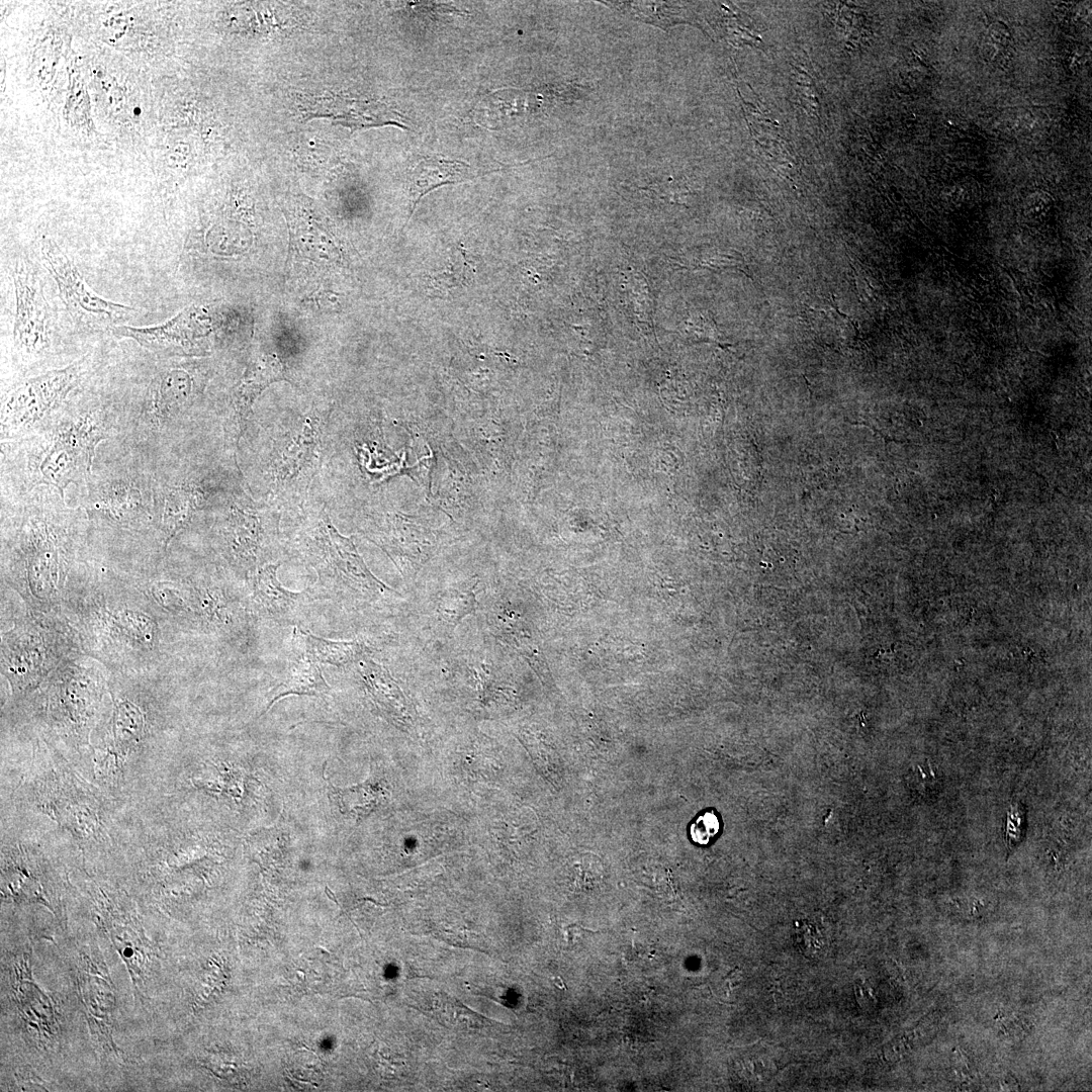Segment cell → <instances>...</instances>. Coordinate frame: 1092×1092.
Returning <instances> with one entry per match:
<instances>
[{
  "mask_svg": "<svg viewBox=\"0 0 1092 1092\" xmlns=\"http://www.w3.org/2000/svg\"><path fill=\"white\" fill-rule=\"evenodd\" d=\"M988 36L990 42L999 48H1004L1008 41V31L1006 30V27L998 23L993 24L992 27H990Z\"/></svg>",
  "mask_w": 1092,
  "mask_h": 1092,
  "instance_id": "26",
  "label": "cell"
},
{
  "mask_svg": "<svg viewBox=\"0 0 1092 1092\" xmlns=\"http://www.w3.org/2000/svg\"><path fill=\"white\" fill-rule=\"evenodd\" d=\"M15 291L14 351L23 365L43 359L51 348V313L37 267L18 255L12 271Z\"/></svg>",
  "mask_w": 1092,
  "mask_h": 1092,
  "instance_id": "2",
  "label": "cell"
},
{
  "mask_svg": "<svg viewBox=\"0 0 1092 1092\" xmlns=\"http://www.w3.org/2000/svg\"><path fill=\"white\" fill-rule=\"evenodd\" d=\"M292 649L297 658L336 666L358 662L366 657L367 646L358 640L333 641L317 637L298 627H294L291 639Z\"/></svg>",
  "mask_w": 1092,
  "mask_h": 1092,
  "instance_id": "15",
  "label": "cell"
},
{
  "mask_svg": "<svg viewBox=\"0 0 1092 1092\" xmlns=\"http://www.w3.org/2000/svg\"><path fill=\"white\" fill-rule=\"evenodd\" d=\"M477 600L474 586L451 587L436 599V621L444 632H452L468 615L474 614Z\"/></svg>",
  "mask_w": 1092,
  "mask_h": 1092,
  "instance_id": "21",
  "label": "cell"
},
{
  "mask_svg": "<svg viewBox=\"0 0 1092 1092\" xmlns=\"http://www.w3.org/2000/svg\"><path fill=\"white\" fill-rule=\"evenodd\" d=\"M190 376L181 369H167L158 373L150 385L147 414L152 423L159 426L174 416L191 393Z\"/></svg>",
  "mask_w": 1092,
  "mask_h": 1092,
  "instance_id": "16",
  "label": "cell"
},
{
  "mask_svg": "<svg viewBox=\"0 0 1092 1092\" xmlns=\"http://www.w3.org/2000/svg\"><path fill=\"white\" fill-rule=\"evenodd\" d=\"M434 1011L438 1019L450 1028L459 1030H479L491 1025L489 1019L474 1012L445 993L436 996L434 1000Z\"/></svg>",
  "mask_w": 1092,
  "mask_h": 1092,
  "instance_id": "22",
  "label": "cell"
},
{
  "mask_svg": "<svg viewBox=\"0 0 1092 1092\" xmlns=\"http://www.w3.org/2000/svg\"><path fill=\"white\" fill-rule=\"evenodd\" d=\"M317 555L323 574H330L338 586L363 599H379L401 595L377 578L367 567L351 538L345 537L333 526L325 512L316 530Z\"/></svg>",
  "mask_w": 1092,
  "mask_h": 1092,
  "instance_id": "6",
  "label": "cell"
},
{
  "mask_svg": "<svg viewBox=\"0 0 1092 1092\" xmlns=\"http://www.w3.org/2000/svg\"><path fill=\"white\" fill-rule=\"evenodd\" d=\"M143 728V716L140 711L127 702L121 703L114 716V733L116 738L126 742L133 740Z\"/></svg>",
  "mask_w": 1092,
  "mask_h": 1092,
  "instance_id": "24",
  "label": "cell"
},
{
  "mask_svg": "<svg viewBox=\"0 0 1092 1092\" xmlns=\"http://www.w3.org/2000/svg\"><path fill=\"white\" fill-rule=\"evenodd\" d=\"M357 664L363 684L383 717L399 728H411L412 708L390 672L367 656Z\"/></svg>",
  "mask_w": 1092,
  "mask_h": 1092,
  "instance_id": "12",
  "label": "cell"
},
{
  "mask_svg": "<svg viewBox=\"0 0 1092 1092\" xmlns=\"http://www.w3.org/2000/svg\"><path fill=\"white\" fill-rule=\"evenodd\" d=\"M720 830V822L716 814L707 811L699 815L692 823L690 834L694 842L705 845L713 839Z\"/></svg>",
  "mask_w": 1092,
  "mask_h": 1092,
  "instance_id": "25",
  "label": "cell"
},
{
  "mask_svg": "<svg viewBox=\"0 0 1092 1092\" xmlns=\"http://www.w3.org/2000/svg\"><path fill=\"white\" fill-rule=\"evenodd\" d=\"M283 378L282 364L275 356H263L247 369L234 390L231 413L225 424V436L232 446H238L246 431L249 415L256 398L269 384Z\"/></svg>",
  "mask_w": 1092,
  "mask_h": 1092,
  "instance_id": "11",
  "label": "cell"
},
{
  "mask_svg": "<svg viewBox=\"0 0 1092 1092\" xmlns=\"http://www.w3.org/2000/svg\"><path fill=\"white\" fill-rule=\"evenodd\" d=\"M40 253L44 266L54 277L63 302L78 324L87 328H113L136 310L97 294L85 281L75 264L51 238L43 237Z\"/></svg>",
  "mask_w": 1092,
  "mask_h": 1092,
  "instance_id": "4",
  "label": "cell"
},
{
  "mask_svg": "<svg viewBox=\"0 0 1092 1092\" xmlns=\"http://www.w3.org/2000/svg\"><path fill=\"white\" fill-rule=\"evenodd\" d=\"M93 507L118 522L132 520L145 509L142 491L124 479L102 483L93 497Z\"/></svg>",
  "mask_w": 1092,
  "mask_h": 1092,
  "instance_id": "20",
  "label": "cell"
},
{
  "mask_svg": "<svg viewBox=\"0 0 1092 1092\" xmlns=\"http://www.w3.org/2000/svg\"><path fill=\"white\" fill-rule=\"evenodd\" d=\"M202 500V491L191 484L164 487L158 499V522L168 543L191 520Z\"/></svg>",
  "mask_w": 1092,
  "mask_h": 1092,
  "instance_id": "18",
  "label": "cell"
},
{
  "mask_svg": "<svg viewBox=\"0 0 1092 1092\" xmlns=\"http://www.w3.org/2000/svg\"><path fill=\"white\" fill-rule=\"evenodd\" d=\"M331 688L316 663L296 657L294 661L290 662L283 680L268 694L266 707L261 711L259 717L266 714L277 701L284 697L290 695L322 696L328 694Z\"/></svg>",
  "mask_w": 1092,
  "mask_h": 1092,
  "instance_id": "19",
  "label": "cell"
},
{
  "mask_svg": "<svg viewBox=\"0 0 1092 1092\" xmlns=\"http://www.w3.org/2000/svg\"><path fill=\"white\" fill-rule=\"evenodd\" d=\"M87 367L88 358L84 357L67 367L20 382L5 396L2 428L22 429L40 421L80 383Z\"/></svg>",
  "mask_w": 1092,
  "mask_h": 1092,
  "instance_id": "5",
  "label": "cell"
},
{
  "mask_svg": "<svg viewBox=\"0 0 1092 1092\" xmlns=\"http://www.w3.org/2000/svg\"><path fill=\"white\" fill-rule=\"evenodd\" d=\"M794 940L800 951L808 958H817L826 952L830 943L827 924L820 917L802 919L794 928Z\"/></svg>",
  "mask_w": 1092,
  "mask_h": 1092,
  "instance_id": "23",
  "label": "cell"
},
{
  "mask_svg": "<svg viewBox=\"0 0 1092 1092\" xmlns=\"http://www.w3.org/2000/svg\"><path fill=\"white\" fill-rule=\"evenodd\" d=\"M496 171L502 170H478L462 161L448 160L438 156L422 159L410 175V217L422 197L433 189L442 185L466 182Z\"/></svg>",
  "mask_w": 1092,
  "mask_h": 1092,
  "instance_id": "13",
  "label": "cell"
},
{
  "mask_svg": "<svg viewBox=\"0 0 1092 1092\" xmlns=\"http://www.w3.org/2000/svg\"><path fill=\"white\" fill-rule=\"evenodd\" d=\"M106 437L96 414H85L60 428L31 460L33 484L54 486L62 498L68 484L91 470L95 448Z\"/></svg>",
  "mask_w": 1092,
  "mask_h": 1092,
  "instance_id": "1",
  "label": "cell"
},
{
  "mask_svg": "<svg viewBox=\"0 0 1092 1092\" xmlns=\"http://www.w3.org/2000/svg\"><path fill=\"white\" fill-rule=\"evenodd\" d=\"M98 921L124 962L135 995L143 996L155 971L158 954L142 924L131 913L109 903L101 906Z\"/></svg>",
  "mask_w": 1092,
  "mask_h": 1092,
  "instance_id": "8",
  "label": "cell"
},
{
  "mask_svg": "<svg viewBox=\"0 0 1092 1092\" xmlns=\"http://www.w3.org/2000/svg\"><path fill=\"white\" fill-rule=\"evenodd\" d=\"M13 1002L20 1021L39 1044L48 1045L59 1031L58 1013L52 999L34 982L27 951L13 957L9 966Z\"/></svg>",
  "mask_w": 1092,
  "mask_h": 1092,
  "instance_id": "9",
  "label": "cell"
},
{
  "mask_svg": "<svg viewBox=\"0 0 1092 1092\" xmlns=\"http://www.w3.org/2000/svg\"><path fill=\"white\" fill-rule=\"evenodd\" d=\"M223 539L232 561L246 571L253 570L264 540L259 517L250 511L233 508Z\"/></svg>",
  "mask_w": 1092,
  "mask_h": 1092,
  "instance_id": "14",
  "label": "cell"
},
{
  "mask_svg": "<svg viewBox=\"0 0 1092 1092\" xmlns=\"http://www.w3.org/2000/svg\"><path fill=\"white\" fill-rule=\"evenodd\" d=\"M200 320V309L189 307L160 325L149 327L118 325L113 327L112 331L115 336L132 339L157 354H187L197 349L198 338L207 333Z\"/></svg>",
  "mask_w": 1092,
  "mask_h": 1092,
  "instance_id": "10",
  "label": "cell"
},
{
  "mask_svg": "<svg viewBox=\"0 0 1092 1092\" xmlns=\"http://www.w3.org/2000/svg\"><path fill=\"white\" fill-rule=\"evenodd\" d=\"M76 985L91 1035L101 1050L121 1059L113 1037L116 996L102 958L93 951L81 952L76 967Z\"/></svg>",
  "mask_w": 1092,
  "mask_h": 1092,
  "instance_id": "7",
  "label": "cell"
},
{
  "mask_svg": "<svg viewBox=\"0 0 1092 1092\" xmlns=\"http://www.w3.org/2000/svg\"><path fill=\"white\" fill-rule=\"evenodd\" d=\"M327 418L313 413L298 418L273 450L266 475L272 492L293 496L309 485L321 458V439Z\"/></svg>",
  "mask_w": 1092,
  "mask_h": 1092,
  "instance_id": "3",
  "label": "cell"
},
{
  "mask_svg": "<svg viewBox=\"0 0 1092 1092\" xmlns=\"http://www.w3.org/2000/svg\"><path fill=\"white\" fill-rule=\"evenodd\" d=\"M280 563L260 567L253 578V601L256 609L272 619L290 616L305 599V592L295 593L282 586L277 578Z\"/></svg>",
  "mask_w": 1092,
  "mask_h": 1092,
  "instance_id": "17",
  "label": "cell"
}]
</instances>
